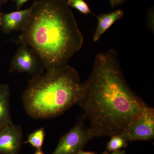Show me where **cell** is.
<instances>
[{"instance_id":"obj_1","label":"cell","mask_w":154,"mask_h":154,"mask_svg":"<svg viewBox=\"0 0 154 154\" xmlns=\"http://www.w3.org/2000/svg\"><path fill=\"white\" fill-rule=\"evenodd\" d=\"M77 105L94 137L122 134L147 106L128 84L113 49L96 54L91 75L81 83Z\"/></svg>"},{"instance_id":"obj_2","label":"cell","mask_w":154,"mask_h":154,"mask_svg":"<svg viewBox=\"0 0 154 154\" xmlns=\"http://www.w3.org/2000/svg\"><path fill=\"white\" fill-rule=\"evenodd\" d=\"M17 44L33 48L46 72L60 69L82 47L84 37L66 0H37Z\"/></svg>"},{"instance_id":"obj_3","label":"cell","mask_w":154,"mask_h":154,"mask_svg":"<svg viewBox=\"0 0 154 154\" xmlns=\"http://www.w3.org/2000/svg\"><path fill=\"white\" fill-rule=\"evenodd\" d=\"M81 84L78 72L69 65L33 77L22 96L25 112L36 119L61 115L77 105Z\"/></svg>"},{"instance_id":"obj_4","label":"cell","mask_w":154,"mask_h":154,"mask_svg":"<svg viewBox=\"0 0 154 154\" xmlns=\"http://www.w3.org/2000/svg\"><path fill=\"white\" fill-rule=\"evenodd\" d=\"M84 115L78 118L74 125L62 137L51 154H76L83 150L94 137L85 126Z\"/></svg>"},{"instance_id":"obj_5","label":"cell","mask_w":154,"mask_h":154,"mask_svg":"<svg viewBox=\"0 0 154 154\" xmlns=\"http://www.w3.org/2000/svg\"><path fill=\"white\" fill-rule=\"evenodd\" d=\"M44 65L35 51L26 45H21L10 63L9 72L25 73L33 77L42 75Z\"/></svg>"},{"instance_id":"obj_6","label":"cell","mask_w":154,"mask_h":154,"mask_svg":"<svg viewBox=\"0 0 154 154\" xmlns=\"http://www.w3.org/2000/svg\"><path fill=\"white\" fill-rule=\"evenodd\" d=\"M128 141L151 140L154 137V109L146 107L121 134Z\"/></svg>"},{"instance_id":"obj_7","label":"cell","mask_w":154,"mask_h":154,"mask_svg":"<svg viewBox=\"0 0 154 154\" xmlns=\"http://www.w3.org/2000/svg\"><path fill=\"white\" fill-rule=\"evenodd\" d=\"M22 127L8 125L0 128V154H19L23 144Z\"/></svg>"},{"instance_id":"obj_8","label":"cell","mask_w":154,"mask_h":154,"mask_svg":"<svg viewBox=\"0 0 154 154\" xmlns=\"http://www.w3.org/2000/svg\"><path fill=\"white\" fill-rule=\"evenodd\" d=\"M31 7L25 10L9 13L1 14V27L4 33H10L13 31H24L28 25Z\"/></svg>"},{"instance_id":"obj_9","label":"cell","mask_w":154,"mask_h":154,"mask_svg":"<svg viewBox=\"0 0 154 154\" xmlns=\"http://www.w3.org/2000/svg\"><path fill=\"white\" fill-rule=\"evenodd\" d=\"M123 15L124 12L119 9L108 14H101L97 17L98 24L93 37L94 42L98 41L105 31L116 21L121 19Z\"/></svg>"},{"instance_id":"obj_10","label":"cell","mask_w":154,"mask_h":154,"mask_svg":"<svg viewBox=\"0 0 154 154\" xmlns=\"http://www.w3.org/2000/svg\"><path fill=\"white\" fill-rule=\"evenodd\" d=\"M11 91L6 84H0V128L13 124L10 99Z\"/></svg>"},{"instance_id":"obj_11","label":"cell","mask_w":154,"mask_h":154,"mask_svg":"<svg viewBox=\"0 0 154 154\" xmlns=\"http://www.w3.org/2000/svg\"><path fill=\"white\" fill-rule=\"evenodd\" d=\"M45 135L44 128H38L28 135L27 140L23 144L29 143L36 149H41Z\"/></svg>"},{"instance_id":"obj_12","label":"cell","mask_w":154,"mask_h":154,"mask_svg":"<svg viewBox=\"0 0 154 154\" xmlns=\"http://www.w3.org/2000/svg\"><path fill=\"white\" fill-rule=\"evenodd\" d=\"M128 141L121 134L111 137V139L107 143L106 148L108 151L113 152L121 150L128 146Z\"/></svg>"},{"instance_id":"obj_13","label":"cell","mask_w":154,"mask_h":154,"mask_svg":"<svg viewBox=\"0 0 154 154\" xmlns=\"http://www.w3.org/2000/svg\"><path fill=\"white\" fill-rule=\"evenodd\" d=\"M66 2L69 7L74 8L82 14L85 15L92 14L91 9L84 0H66Z\"/></svg>"},{"instance_id":"obj_14","label":"cell","mask_w":154,"mask_h":154,"mask_svg":"<svg viewBox=\"0 0 154 154\" xmlns=\"http://www.w3.org/2000/svg\"><path fill=\"white\" fill-rule=\"evenodd\" d=\"M147 24L150 30H154V10L153 8L150 9L147 15Z\"/></svg>"},{"instance_id":"obj_15","label":"cell","mask_w":154,"mask_h":154,"mask_svg":"<svg viewBox=\"0 0 154 154\" xmlns=\"http://www.w3.org/2000/svg\"><path fill=\"white\" fill-rule=\"evenodd\" d=\"M15 3L17 11H19L25 3L30 0H11Z\"/></svg>"},{"instance_id":"obj_16","label":"cell","mask_w":154,"mask_h":154,"mask_svg":"<svg viewBox=\"0 0 154 154\" xmlns=\"http://www.w3.org/2000/svg\"><path fill=\"white\" fill-rule=\"evenodd\" d=\"M102 154H126L125 151L121 150H119L116 151L112 152L111 153H109L108 152L105 151L103 152Z\"/></svg>"},{"instance_id":"obj_17","label":"cell","mask_w":154,"mask_h":154,"mask_svg":"<svg viewBox=\"0 0 154 154\" xmlns=\"http://www.w3.org/2000/svg\"><path fill=\"white\" fill-rule=\"evenodd\" d=\"M109 1L112 8H114L118 5H117V0H109Z\"/></svg>"},{"instance_id":"obj_18","label":"cell","mask_w":154,"mask_h":154,"mask_svg":"<svg viewBox=\"0 0 154 154\" xmlns=\"http://www.w3.org/2000/svg\"><path fill=\"white\" fill-rule=\"evenodd\" d=\"M76 154H97L94 152H85L84 151H80Z\"/></svg>"},{"instance_id":"obj_19","label":"cell","mask_w":154,"mask_h":154,"mask_svg":"<svg viewBox=\"0 0 154 154\" xmlns=\"http://www.w3.org/2000/svg\"><path fill=\"white\" fill-rule=\"evenodd\" d=\"M34 154H45L42 150L41 149H36V151L35 152Z\"/></svg>"},{"instance_id":"obj_20","label":"cell","mask_w":154,"mask_h":154,"mask_svg":"<svg viewBox=\"0 0 154 154\" xmlns=\"http://www.w3.org/2000/svg\"><path fill=\"white\" fill-rule=\"evenodd\" d=\"M8 0H0V6L2 5L3 4H5Z\"/></svg>"},{"instance_id":"obj_21","label":"cell","mask_w":154,"mask_h":154,"mask_svg":"<svg viewBox=\"0 0 154 154\" xmlns=\"http://www.w3.org/2000/svg\"><path fill=\"white\" fill-rule=\"evenodd\" d=\"M125 1H126V0H117V5H118L119 4H121V3Z\"/></svg>"},{"instance_id":"obj_22","label":"cell","mask_w":154,"mask_h":154,"mask_svg":"<svg viewBox=\"0 0 154 154\" xmlns=\"http://www.w3.org/2000/svg\"><path fill=\"white\" fill-rule=\"evenodd\" d=\"M1 25V13H0V26Z\"/></svg>"},{"instance_id":"obj_23","label":"cell","mask_w":154,"mask_h":154,"mask_svg":"<svg viewBox=\"0 0 154 154\" xmlns=\"http://www.w3.org/2000/svg\"><path fill=\"white\" fill-rule=\"evenodd\" d=\"M0 60H1V59H0Z\"/></svg>"}]
</instances>
